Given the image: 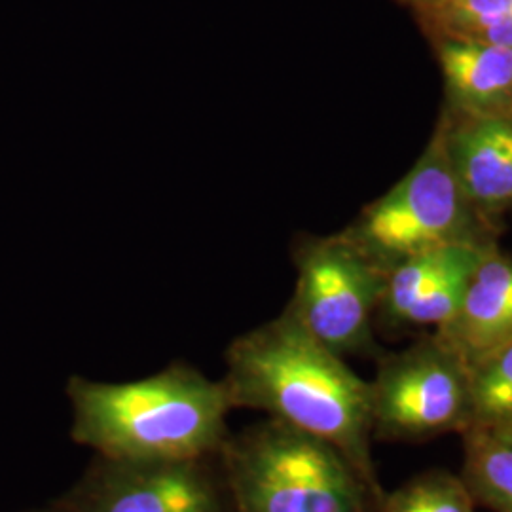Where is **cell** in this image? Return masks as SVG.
<instances>
[{"instance_id": "cell-16", "label": "cell", "mask_w": 512, "mask_h": 512, "mask_svg": "<svg viewBox=\"0 0 512 512\" xmlns=\"http://www.w3.org/2000/svg\"><path fill=\"white\" fill-rule=\"evenodd\" d=\"M433 8L435 23L448 37L492 25L512 14V0H437Z\"/></svg>"}, {"instance_id": "cell-6", "label": "cell", "mask_w": 512, "mask_h": 512, "mask_svg": "<svg viewBox=\"0 0 512 512\" xmlns=\"http://www.w3.org/2000/svg\"><path fill=\"white\" fill-rule=\"evenodd\" d=\"M368 384L374 437L425 440L471 427L469 368L440 340L389 359Z\"/></svg>"}, {"instance_id": "cell-3", "label": "cell", "mask_w": 512, "mask_h": 512, "mask_svg": "<svg viewBox=\"0 0 512 512\" xmlns=\"http://www.w3.org/2000/svg\"><path fill=\"white\" fill-rule=\"evenodd\" d=\"M220 456L234 512H376L380 503L338 448L274 418L230 433Z\"/></svg>"}, {"instance_id": "cell-12", "label": "cell", "mask_w": 512, "mask_h": 512, "mask_svg": "<svg viewBox=\"0 0 512 512\" xmlns=\"http://www.w3.org/2000/svg\"><path fill=\"white\" fill-rule=\"evenodd\" d=\"M476 249L478 247L467 241H458L406 258L401 266H397L391 275L385 277L384 294L380 302L385 315L393 321H401L404 313L423 294L429 293L437 281L454 266H458L461 260L473 255Z\"/></svg>"}, {"instance_id": "cell-15", "label": "cell", "mask_w": 512, "mask_h": 512, "mask_svg": "<svg viewBox=\"0 0 512 512\" xmlns=\"http://www.w3.org/2000/svg\"><path fill=\"white\" fill-rule=\"evenodd\" d=\"M486 253L476 249L473 255L461 260L448 274L433 285L429 293L423 294L420 300L403 315L404 323L414 325H446L461 308V302L469 289L478 264Z\"/></svg>"}, {"instance_id": "cell-11", "label": "cell", "mask_w": 512, "mask_h": 512, "mask_svg": "<svg viewBox=\"0 0 512 512\" xmlns=\"http://www.w3.org/2000/svg\"><path fill=\"white\" fill-rule=\"evenodd\" d=\"M461 480L476 505L512 512V444L494 431L471 427L463 433Z\"/></svg>"}, {"instance_id": "cell-5", "label": "cell", "mask_w": 512, "mask_h": 512, "mask_svg": "<svg viewBox=\"0 0 512 512\" xmlns=\"http://www.w3.org/2000/svg\"><path fill=\"white\" fill-rule=\"evenodd\" d=\"M384 287L380 266L351 239L317 241L298 256V281L287 313L334 353H359L370 346L372 313Z\"/></svg>"}, {"instance_id": "cell-18", "label": "cell", "mask_w": 512, "mask_h": 512, "mask_svg": "<svg viewBox=\"0 0 512 512\" xmlns=\"http://www.w3.org/2000/svg\"><path fill=\"white\" fill-rule=\"evenodd\" d=\"M31 512H71L59 499H55L54 503H50L48 507H44V509H38V511Z\"/></svg>"}, {"instance_id": "cell-1", "label": "cell", "mask_w": 512, "mask_h": 512, "mask_svg": "<svg viewBox=\"0 0 512 512\" xmlns=\"http://www.w3.org/2000/svg\"><path fill=\"white\" fill-rule=\"evenodd\" d=\"M232 408H245L327 440L355 465L378 499L370 384L291 313L238 336L222 378Z\"/></svg>"}, {"instance_id": "cell-13", "label": "cell", "mask_w": 512, "mask_h": 512, "mask_svg": "<svg viewBox=\"0 0 512 512\" xmlns=\"http://www.w3.org/2000/svg\"><path fill=\"white\" fill-rule=\"evenodd\" d=\"M469 384L471 427L494 431L512 421V342L471 366Z\"/></svg>"}, {"instance_id": "cell-4", "label": "cell", "mask_w": 512, "mask_h": 512, "mask_svg": "<svg viewBox=\"0 0 512 512\" xmlns=\"http://www.w3.org/2000/svg\"><path fill=\"white\" fill-rule=\"evenodd\" d=\"M59 501L71 512H234L220 454L192 459L93 456Z\"/></svg>"}, {"instance_id": "cell-7", "label": "cell", "mask_w": 512, "mask_h": 512, "mask_svg": "<svg viewBox=\"0 0 512 512\" xmlns=\"http://www.w3.org/2000/svg\"><path fill=\"white\" fill-rule=\"evenodd\" d=\"M463 200L448 147L439 139L401 183L366 211L349 239L374 262L406 260L458 243L467 222Z\"/></svg>"}, {"instance_id": "cell-14", "label": "cell", "mask_w": 512, "mask_h": 512, "mask_svg": "<svg viewBox=\"0 0 512 512\" xmlns=\"http://www.w3.org/2000/svg\"><path fill=\"white\" fill-rule=\"evenodd\" d=\"M475 499L461 476L429 471L391 494L382 495L376 512H475Z\"/></svg>"}, {"instance_id": "cell-2", "label": "cell", "mask_w": 512, "mask_h": 512, "mask_svg": "<svg viewBox=\"0 0 512 512\" xmlns=\"http://www.w3.org/2000/svg\"><path fill=\"white\" fill-rule=\"evenodd\" d=\"M71 439L93 456L192 459L220 454L234 410L222 378L175 361L133 382H67Z\"/></svg>"}, {"instance_id": "cell-19", "label": "cell", "mask_w": 512, "mask_h": 512, "mask_svg": "<svg viewBox=\"0 0 512 512\" xmlns=\"http://www.w3.org/2000/svg\"><path fill=\"white\" fill-rule=\"evenodd\" d=\"M412 2H420V4H425V6H429V4H433V2H437V0H412Z\"/></svg>"}, {"instance_id": "cell-9", "label": "cell", "mask_w": 512, "mask_h": 512, "mask_svg": "<svg viewBox=\"0 0 512 512\" xmlns=\"http://www.w3.org/2000/svg\"><path fill=\"white\" fill-rule=\"evenodd\" d=\"M446 147L467 200L484 207L512 202L511 116L475 118Z\"/></svg>"}, {"instance_id": "cell-17", "label": "cell", "mask_w": 512, "mask_h": 512, "mask_svg": "<svg viewBox=\"0 0 512 512\" xmlns=\"http://www.w3.org/2000/svg\"><path fill=\"white\" fill-rule=\"evenodd\" d=\"M488 431H490V429H488ZM494 433L497 437H501V439L507 440L509 444H512V421L505 423V425L499 427V429H494Z\"/></svg>"}, {"instance_id": "cell-10", "label": "cell", "mask_w": 512, "mask_h": 512, "mask_svg": "<svg viewBox=\"0 0 512 512\" xmlns=\"http://www.w3.org/2000/svg\"><path fill=\"white\" fill-rule=\"evenodd\" d=\"M440 63L452 97L475 118L507 116L512 107V50L450 38Z\"/></svg>"}, {"instance_id": "cell-8", "label": "cell", "mask_w": 512, "mask_h": 512, "mask_svg": "<svg viewBox=\"0 0 512 512\" xmlns=\"http://www.w3.org/2000/svg\"><path fill=\"white\" fill-rule=\"evenodd\" d=\"M440 342L467 368L512 342V260L486 255Z\"/></svg>"}]
</instances>
